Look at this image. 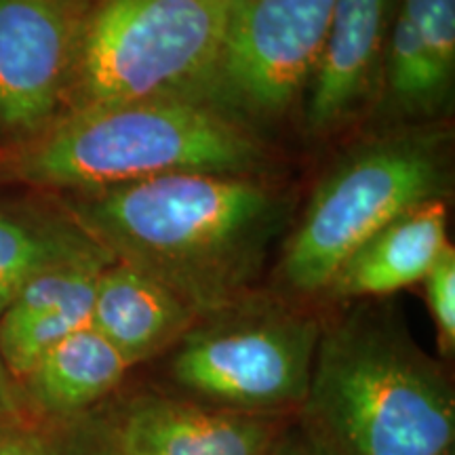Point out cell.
Segmentation results:
<instances>
[{"mask_svg": "<svg viewBox=\"0 0 455 455\" xmlns=\"http://www.w3.org/2000/svg\"><path fill=\"white\" fill-rule=\"evenodd\" d=\"M66 213L201 318L255 291L289 198L251 175L175 173L72 195Z\"/></svg>", "mask_w": 455, "mask_h": 455, "instance_id": "6da1fadb", "label": "cell"}, {"mask_svg": "<svg viewBox=\"0 0 455 455\" xmlns=\"http://www.w3.org/2000/svg\"><path fill=\"white\" fill-rule=\"evenodd\" d=\"M295 418L327 455H443L453 449L455 395L401 318L367 301L321 325Z\"/></svg>", "mask_w": 455, "mask_h": 455, "instance_id": "7a4b0ae2", "label": "cell"}, {"mask_svg": "<svg viewBox=\"0 0 455 455\" xmlns=\"http://www.w3.org/2000/svg\"><path fill=\"white\" fill-rule=\"evenodd\" d=\"M268 155L253 129L195 100H140L60 116L0 150V184L70 195L175 173L258 175Z\"/></svg>", "mask_w": 455, "mask_h": 455, "instance_id": "3957f363", "label": "cell"}, {"mask_svg": "<svg viewBox=\"0 0 455 455\" xmlns=\"http://www.w3.org/2000/svg\"><path fill=\"white\" fill-rule=\"evenodd\" d=\"M451 188V135L392 131L356 144L318 181L283 244L278 283L291 295H325L346 258L379 228Z\"/></svg>", "mask_w": 455, "mask_h": 455, "instance_id": "277c9868", "label": "cell"}, {"mask_svg": "<svg viewBox=\"0 0 455 455\" xmlns=\"http://www.w3.org/2000/svg\"><path fill=\"white\" fill-rule=\"evenodd\" d=\"M226 24L224 0H93L64 114L140 100L198 101Z\"/></svg>", "mask_w": 455, "mask_h": 455, "instance_id": "5b68a950", "label": "cell"}, {"mask_svg": "<svg viewBox=\"0 0 455 455\" xmlns=\"http://www.w3.org/2000/svg\"><path fill=\"white\" fill-rule=\"evenodd\" d=\"M321 325L291 301L251 291L198 318L175 344L169 373L204 405L284 418L308 392Z\"/></svg>", "mask_w": 455, "mask_h": 455, "instance_id": "8992f818", "label": "cell"}, {"mask_svg": "<svg viewBox=\"0 0 455 455\" xmlns=\"http://www.w3.org/2000/svg\"><path fill=\"white\" fill-rule=\"evenodd\" d=\"M338 0H241L198 101L244 127L284 116L308 87Z\"/></svg>", "mask_w": 455, "mask_h": 455, "instance_id": "52a82bcc", "label": "cell"}, {"mask_svg": "<svg viewBox=\"0 0 455 455\" xmlns=\"http://www.w3.org/2000/svg\"><path fill=\"white\" fill-rule=\"evenodd\" d=\"M93 0H0V138L43 133L64 114Z\"/></svg>", "mask_w": 455, "mask_h": 455, "instance_id": "ba28073f", "label": "cell"}, {"mask_svg": "<svg viewBox=\"0 0 455 455\" xmlns=\"http://www.w3.org/2000/svg\"><path fill=\"white\" fill-rule=\"evenodd\" d=\"M114 407L121 455H268L284 424L156 392Z\"/></svg>", "mask_w": 455, "mask_h": 455, "instance_id": "9c48e42d", "label": "cell"}, {"mask_svg": "<svg viewBox=\"0 0 455 455\" xmlns=\"http://www.w3.org/2000/svg\"><path fill=\"white\" fill-rule=\"evenodd\" d=\"M395 0H338L308 81L306 127L333 133L373 95Z\"/></svg>", "mask_w": 455, "mask_h": 455, "instance_id": "30bf717a", "label": "cell"}, {"mask_svg": "<svg viewBox=\"0 0 455 455\" xmlns=\"http://www.w3.org/2000/svg\"><path fill=\"white\" fill-rule=\"evenodd\" d=\"M112 258L61 266L36 276L0 316V356L20 382L51 348L91 325L95 287Z\"/></svg>", "mask_w": 455, "mask_h": 455, "instance_id": "8fae6325", "label": "cell"}, {"mask_svg": "<svg viewBox=\"0 0 455 455\" xmlns=\"http://www.w3.org/2000/svg\"><path fill=\"white\" fill-rule=\"evenodd\" d=\"M198 315L171 289L114 259L95 287L91 327L121 352L129 367L175 348Z\"/></svg>", "mask_w": 455, "mask_h": 455, "instance_id": "7c38bea8", "label": "cell"}, {"mask_svg": "<svg viewBox=\"0 0 455 455\" xmlns=\"http://www.w3.org/2000/svg\"><path fill=\"white\" fill-rule=\"evenodd\" d=\"M449 247L445 201H430L401 213L356 247L329 283L338 299L384 298L422 283Z\"/></svg>", "mask_w": 455, "mask_h": 455, "instance_id": "4fadbf2b", "label": "cell"}, {"mask_svg": "<svg viewBox=\"0 0 455 455\" xmlns=\"http://www.w3.org/2000/svg\"><path fill=\"white\" fill-rule=\"evenodd\" d=\"M129 369L121 352L87 325L51 348L17 388L30 418L66 422L104 405Z\"/></svg>", "mask_w": 455, "mask_h": 455, "instance_id": "5bb4252c", "label": "cell"}, {"mask_svg": "<svg viewBox=\"0 0 455 455\" xmlns=\"http://www.w3.org/2000/svg\"><path fill=\"white\" fill-rule=\"evenodd\" d=\"M100 258L112 255L68 213L0 207V316L36 276Z\"/></svg>", "mask_w": 455, "mask_h": 455, "instance_id": "9a60e30c", "label": "cell"}, {"mask_svg": "<svg viewBox=\"0 0 455 455\" xmlns=\"http://www.w3.org/2000/svg\"><path fill=\"white\" fill-rule=\"evenodd\" d=\"M395 11L384 47L386 98L401 116H432L447 104L453 76L436 64L411 21Z\"/></svg>", "mask_w": 455, "mask_h": 455, "instance_id": "2e32d148", "label": "cell"}, {"mask_svg": "<svg viewBox=\"0 0 455 455\" xmlns=\"http://www.w3.org/2000/svg\"><path fill=\"white\" fill-rule=\"evenodd\" d=\"M396 9L411 21L436 64L453 76L455 70V0H398Z\"/></svg>", "mask_w": 455, "mask_h": 455, "instance_id": "e0dca14e", "label": "cell"}, {"mask_svg": "<svg viewBox=\"0 0 455 455\" xmlns=\"http://www.w3.org/2000/svg\"><path fill=\"white\" fill-rule=\"evenodd\" d=\"M57 455H121L116 407L104 403L89 413L60 422Z\"/></svg>", "mask_w": 455, "mask_h": 455, "instance_id": "ac0fdd59", "label": "cell"}, {"mask_svg": "<svg viewBox=\"0 0 455 455\" xmlns=\"http://www.w3.org/2000/svg\"><path fill=\"white\" fill-rule=\"evenodd\" d=\"M422 283L441 352L447 356L455 348V251L451 247L441 253Z\"/></svg>", "mask_w": 455, "mask_h": 455, "instance_id": "d6986e66", "label": "cell"}, {"mask_svg": "<svg viewBox=\"0 0 455 455\" xmlns=\"http://www.w3.org/2000/svg\"><path fill=\"white\" fill-rule=\"evenodd\" d=\"M60 422H43L30 415L0 422V455H57Z\"/></svg>", "mask_w": 455, "mask_h": 455, "instance_id": "ffe728a7", "label": "cell"}, {"mask_svg": "<svg viewBox=\"0 0 455 455\" xmlns=\"http://www.w3.org/2000/svg\"><path fill=\"white\" fill-rule=\"evenodd\" d=\"M268 455H327L323 451V447L312 439L308 432L304 430V426L298 422L283 424L278 430L275 443H272Z\"/></svg>", "mask_w": 455, "mask_h": 455, "instance_id": "44dd1931", "label": "cell"}, {"mask_svg": "<svg viewBox=\"0 0 455 455\" xmlns=\"http://www.w3.org/2000/svg\"><path fill=\"white\" fill-rule=\"evenodd\" d=\"M24 403H21L20 388H17V382L11 378L9 369L4 367L3 356H0V422L3 419H17L26 418Z\"/></svg>", "mask_w": 455, "mask_h": 455, "instance_id": "7402d4cb", "label": "cell"}, {"mask_svg": "<svg viewBox=\"0 0 455 455\" xmlns=\"http://www.w3.org/2000/svg\"><path fill=\"white\" fill-rule=\"evenodd\" d=\"M224 3L230 4V3H241V0H224Z\"/></svg>", "mask_w": 455, "mask_h": 455, "instance_id": "603a6c76", "label": "cell"}, {"mask_svg": "<svg viewBox=\"0 0 455 455\" xmlns=\"http://www.w3.org/2000/svg\"><path fill=\"white\" fill-rule=\"evenodd\" d=\"M443 455H455V453H453V449H449V451L443 453Z\"/></svg>", "mask_w": 455, "mask_h": 455, "instance_id": "cb8c5ba5", "label": "cell"}]
</instances>
